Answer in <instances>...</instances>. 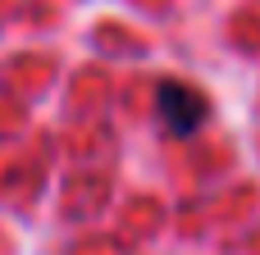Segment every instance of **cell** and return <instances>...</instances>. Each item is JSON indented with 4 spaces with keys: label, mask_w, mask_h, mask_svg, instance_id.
Segmentation results:
<instances>
[{
    "label": "cell",
    "mask_w": 260,
    "mask_h": 255,
    "mask_svg": "<svg viewBox=\"0 0 260 255\" xmlns=\"http://www.w3.org/2000/svg\"><path fill=\"white\" fill-rule=\"evenodd\" d=\"M155 114H160L165 132L192 137V132L206 123L210 105H206V96H201L197 87H187V82H160V87H155Z\"/></svg>",
    "instance_id": "obj_1"
}]
</instances>
